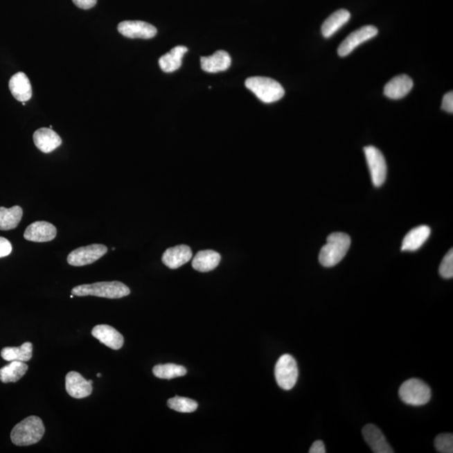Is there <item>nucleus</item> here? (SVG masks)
Instances as JSON below:
<instances>
[{
    "instance_id": "obj_1",
    "label": "nucleus",
    "mask_w": 453,
    "mask_h": 453,
    "mask_svg": "<svg viewBox=\"0 0 453 453\" xmlns=\"http://www.w3.org/2000/svg\"><path fill=\"white\" fill-rule=\"evenodd\" d=\"M45 434V427L39 417L31 416L23 420L13 428L10 437L17 446H30L37 443Z\"/></svg>"
},
{
    "instance_id": "obj_2",
    "label": "nucleus",
    "mask_w": 453,
    "mask_h": 453,
    "mask_svg": "<svg viewBox=\"0 0 453 453\" xmlns=\"http://www.w3.org/2000/svg\"><path fill=\"white\" fill-rule=\"evenodd\" d=\"M351 245V238L344 233H333L328 237L327 244L319 254L320 264L332 267L343 260Z\"/></svg>"
},
{
    "instance_id": "obj_3",
    "label": "nucleus",
    "mask_w": 453,
    "mask_h": 453,
    "mask_svg": "<svg viewBox=\"0 0 453 453\" xmlns=\"http://www.w3.org/2000/svg\"><path fill=\"white\" fill-rule=\"evenodd\" d=\"M71 294L78 296H93L109 298V299H119L129 296L130 290L122 282L105 281L76 286L71 290Z\"/></svg>"
},
{
    "instance_id": "obj_4",
    "label": "nucleus",
    "mask_w": 453,
    "mask_h": 453,
    "mask_svg": "<svg viewBox=\"0 0 453 453\" xmlns=\"http://www.w3.org/2000/svg\"><path fill=\"white\" fill-rule=\"evenodd\" d=\"M245 86L256 94L260 100L265 103L279 101L285 95L283 87L279 82L269 78H249L245 81Z\"/></svg>"
},
{
    "instance_id": "obj_5",
    "label": "nucleus",
    "mask_w": 453,
    "mask_h": 453,
    "mask_svg": "<svg viewBox=\"0 0 453 453\" xmlns=\"http://www.w3.org/2000/svg\"><path fill=\"white\" fill-rule=\"evenodd\" d=\"M399 396L405 404L420 407L430 401L432 392L430 387L423 380L411 379L401 384Z\"/></svg>"
},
{
    "instance_id": "obj_6",
    "label": "nucleus",
    "mask_w": 453,
    "mask_h": 453,
    "mask_svg": "<svg viewBox=\"0 0 453 453\" xmlns=\"http://www.w3.org/2000/svg\"><path fill=\"white\" fill-rule=\"evenodd\" d=\"M275 376L278 385L285 391H290L296 384L298 367L296 361L292 355H284L278 359L275 368Z\"/></svg>"
},
{
    "instance_id": "obj_7",
    "label": "nucleus",
    "mask_w": 453,
    "mask_h": 453,
    "mask_svg": "<svg viewBox=\"0 0 453 453\" xmlns=\"http://www.w3.org/2000/svg\"><path fill=\"white\" fill-rule=\"evenodd\" d=\"M365 157L371 172L373 184L377 188L382 186L387 180V164L383 154L375 146L364 148Z\"/></svg>"
},
{
    "instance_id": "obj_8",
    "label": "nucleus",
    "mask_w": 453,
    "mask_h": 453,
    "mask_svg": "<svg viewBox=\"0 0 453 453\" xmlns=\"http://www.w3.org/2000/svg\"><path fill=\"white\" fill-rule=\"evenodd\" d=\"M108 252V248L103 245H91L73 250L67 256V262L71 266L89 265L94 263Z\"/></svg>"
},
{
    "instance_id": "obj_9",
    "label": "nucleus",
    "mask_w": 453,
    "mask_h": 453,
    "mask_svg": "<svg viewBox=\"0 0 453 453\" xmlns=\"http://www.w3.org/2000/svg\"><path fill=\"white\" fill-rule=\"evenodd\" d=\"M378 34V29L373 26L361 27L360 29L353 31L344 39L339 47V55L344 57L352 53L353 50L365 42L368 41Z\"/></svg>"
},
{
    "instance_id": "obj_10",
    "label": "nucleus",
    "mask_w": 453,
    "mask_h": 453,
    "mask_svg": "<svg viewBox=\"0 0 453 453\" xmlns=\"http://www.w3.org/2000/svg\"><path fill=\"white\" fill-rule=\"evenodd\" d=\"M118 33L131 39H150L156 37L157 28L150 24L140 21H127L119 23Z\"/></svg>"
},
{
    "instance_id": "obj_11",
    "label": "nucleus",
    "mask_w": 453,
    "mask_h": 453,
    "mask_svg": "<svg viewBox=\"0 0 453 453\" xmlns=\"http://www.w3.org/2000/svg\"><path fill=\"white\" fill-rule=\"evenodd\" d=\"M92 380H87L78 372L71 371L66 376V392L75 399H83L92 394Z\"/></svg>"
},
{
    "instance_id": "obj_12",
    "label": "nucleus",
    "mask_w": 453,
    "mask_h": 453,
    "mask_svg": "<svg viewBox=\"0 0 453 453\" xmlns=\"http://www.w3.org/2000/svg\"><path fill=\"white\" fill-rule=\"evenodd\" d=\"M57 229L48 222L38 221L27 226L24 238L28 241L44 243L50 242L57 237Z\"/></svg>"
},
{
    "instance_id": "obj_13",
    "label": "nucleus",
    "mask_w": 453,
    "mask_h": 453,
    "mask_svg": "<svg viewBox=\"0 0 453 453\" xmlns=\"http://www.w3.org/2000/svg\"><path fill=\"white\" fill-rule=\"evenodd\" d=\"M365 442L375 453H393L392 447L389 446L387 438L379 427L373 424L366 425L362 431Z\"/></svg>"
},
{
    "instance_id": "obj_14",
    "label": "nucleus",
    "mask_w": 453,
    "mask_h": 453,
    "mask_svg": "<svg viewBox=\"0 0 453 453\" xmlns=\"http://www.w3.org/2000/svg\"><path fill=\"white\" fill-rule=\"evenodd\" d=\"M192 258V249L189 246L182 245L166 249L163 254L162 262L166 267L176 269L188 263Z\"/></svg>"
},
{
    "instance_id": "obj_15",
    "label": "nucleus",
    "mask_w": 453,
    "mask_h": 453,
    "mask_svg": "<svg viewBox=\"0 0 453 453\" xmlns=\"http://www.w3.org/2000/svg\"><path fill=\"white\" fill-rule=\"evenodd\" d=\"M92 335L107 347L118 350L124 345V337L116 329L109 325H98L94 327Z\"/></svg>"
},
{
    "instance_id": "obj_16",
    "label": "nucleus",
    "mask_w": 453,
    "mask_h": 453,
    "mask_svg": "<svg viewBox=\"0 0 453 453\" xmlns=\"http://www.w3.org/2000/svg\"><path fill=\"white\" fill-rule=\"evenodd\" d=\"M413 85L414 83L409 76H397L385 85L384 93L389 98L400 99L411 92Z\"/></svg>"
},
{
    "instance_id": "obj_17",
    "label": "nucleus",
    "mask_w": 453,
    "mask_h": 453,
    "mask_svg": "<svg viewBox=\"0 0 453 453\" xmlns=\"http://www.w3.org/2000/svg\"><path fill=\"white\" fill-rule=\"evenodd\" d=\"M35 146L43 153H51L62 145V139L53 129L42 128L34 133Z\"/></svg>"
},
{
    "instance_id": "obj_18",
    "label": "nucleus",
    "mask_w": 453,
    "mask_h": 453,
    "mask_svg": "<svg viewBox=\"0 0 453 453\" xmlns=\"http://www.w3.org/2000/svg\"><path fill=\"white\" fill-rule=\"evenodd\" d=\"M9 87L12 95L17 101L25 103L33 97V87L29 78L24 73L15 74L10 78Z\"/></svg>"
},
{
    "instance_id": "obj_19",
    "label": "nucleus",
    "mask_w": 453,
    "mask_h": 453,
    "mask_svg": "<svg viewBox=\"0 0 453 453\" xmlns=\"http://www.w3.org/2000/svg\"><path fill=\"white\" fill-rule=\"evenodd\" d=\"M431 236V229L427 225L416 226L404 238L401 250L402 251H416L423 246Z\"/></svg>"
},
{
    "instance_id": "obj_20",
    "label": "nucleus",
    "mask_w": 453,
    "mask_h": 453,
    "mask_svg": "<svg viewBox=\"0 0 453 453\" xmlns=\"http://www.w3.org/2000/svg\"><path fill=\"white\" fill-rule=\"evenodd\" d=\"M231 57L224 51H217L210 57H202L201 58V66L202 70L206 73H216L229 69L231 66Z\"/></svg>"
},
{
    "instance_id": "obj_21",
    "label": "nucleus",
    "mask_w": 453,
    "mask_h": 453,
    "mask_svg": "<svg viewBox=\"0 0 453 453\" xmlns=\"http://www.w3.org/2000/svg\"><path fill=\"white\" fill-rule=\"evenodd\" d=\"M220 261V254L213 250H202L193 258V267L199 272H209L216 269Z\"/></svg>"
},
{
    "instance_id": "obj_22",
    "label": "nucleus",
    "mask_w": 453,
    "mask_h": 453,
    "mask_svg": "<svg viewBox=\"0 0 453 453\" xmlns=\"http://www.w3.org/2000/svg\"><path fill=\"white\" fill-rule=\"evenodd\" d=\"M188 49L184 46L174 47L159 60V65L165 73H173L181 66L182 58L188 53Z\"/></svg>"
},
{
    "instance_id": "obj_23",
    "label": "nucleus",
    "mask_w": 453,
    "mask_h": 453,
    "mask_svg": "<svg viewBox=\"0 0 453 453\" xmlns=\"http://www.w3.org/2000/svg\"><path fill=\"white\" fill-rule=\"evenodd\" d=\"M351 15L347 10H339L326 19L321 26V34L325 38L331 37L340 28L350 19Z\"/></svg>"
},
{
    "instance_id": "obj_24",
    "label": "nucleus",
    "mask_w": 453,
    "mask_h": 453,
    "mask_svg": "<svg viewBox=\"0 0 453 453\" xmlns=\"http://www.w3.org/2000/svg\"><path fill=\"white\" fill-rule=\"evenodd\" d=\"M27 371L28 365L25 362L11 361L10 364L0 368V381L5 384L17 382Z\"/></svg>"
},
{
    "instance_id": "obj_25",
    "label": "nucleus",
    "mask_w": 453,
    "mask_h": 453,
    "mask_svg": "<svg viewBox=\"0 0 453 453\" xmlns=\"http://www.w3.org/2000/svg\"><path fill=\"white\" fill-rule=\"evenodd\" d=\"M23 217V209L19 206H14L10 208L0 206V230H8L17 228Z\"/></svg>"
},
{
    "instance_id": "obj_26",
    "label": "nucleus",
    "mask_w": 453,
    "mask_h": 453,
    "mask_svg": "<svg viewBox=\"0 0 453 453\" xmlns=\"http://www.w3.org/2000/svg\"><path fill=\"white\" fill-rule=\"evenodd\" d=\"M33 345L30 341L23 344L21 347H6L1 351V357L8 362H27L33 359Z\"/></svg>"
},
{
    "instance_id": "obj_27",
    "label": "nucleus",
    "mask_w": 453,
    "mask_h": 453,
    "mask_svg": "<svg viewBox=\"0 0 453 453\" xmlns=\"http://www.w3.org/2000/svg\"><path fill=\"white\" fill-rule=\"evenodd\" d=\"M188 371L181 365L174 364H159L153 368L154 375L159 379L172 380L186 375Z\"/></svg>"
},
{
    "instance_id": "obj_28",
    "label": "nucleus",
    "mask_w": 453,
    "mask_h": 453,
    "mask_svg": "<svg viewBox=\"0 0 453 453\" xmlns=\"http://www.w3.org/2000/svg\"><path fill=\"white\" fill-rule=\"evenodd\" d=\"M168 405L172 410L181 413H192L198 407L197 401L181 396L168 400Z\"/></svg>"
},
{
    "instance_id": "obj_29",
    "label": "nucleus",
    "mask_w": 453,
    "mask_h": 453,
    "mask_svg": "<svg viewBox=\"0 0 453 453\" xmlns=\"http://www.w3.org/2000/svg\"><path fill=\"white\" fill-rule=\"evenodd\" d=\"M435 448L441 453L453 452V435L451 433L441 434L436 437Z\"/></svg>"
},
{
    "instance_id": "obj_30",
    "label": "nucleus",
    "mask_w": 453,
    "mask_h": 453,
    "mask_svg": "<svg viewBox=\"0 0 453 453\" xmlns=\"http://www.w3.org/2000/svg\"><path fill=\"white\" fill-rule=\"evenodd\" d=\"M439 273L445 279H452L453 277V250L451 249L443 258L440 265Z\"/></svg>"
},
{
    "instance_id": "obj_31",
    "label": "nucleus",
    "mask_w": 453,
    "mask_h": 453,
    "mask_svg": "<svg viewBox=\"0 0 453 453\" xmlns=\"http://www.w3.org/2000/svg\"><path fill=\"white\" fill-rule=\"evenodd\" d=\"M12 252L10 242L6 238L0 237V258L10 256Z\"/></svg>"
},
{
    "instance_id": "obj_32",
    "label": "nucleus",
    "mask_w": 453,
    "mask_h": 453,
    "mask_svg": "<svg viewBox=\"0 0 453 453\" xmlns=\"http://www.w3.org/2000/svg\"><path fill=\"white\" fill-rule=\"evenodd\" d=\"M442 109L447 113H453V93L449 92L445 94L443 99Z\"/></svg>"
},
{
    "instance_id": "obj_33",
    "label": "nucleus",
    "mask_w": 453,
    "mask_h": 453,
    "mask_svg": "<svg viewBox=\"0 0 453 453\" xmlns=\"http://www.w3.org/2000/svg\"><path fill=\"white\" fill-rule=\"evenodd\" d=\"M98 0H73L74 5L82 10L92 9L96 6Z\"/></svg>"
},
{
    "instance_id": "obj_34",
    "label": "nucleus",
    "mask_w": 453,
    "mask_h": 453,
    "mask_svg": "<svg viewBox=\"0 0 453 453\" xmlns=\"http://www.w3.org/2000/svg\"><path fill=\"white\" fill-rule=\"evenodd\" d=\"M310 453H325L326 449L323 442L321 441H316L315 443H313L311 448L309 450Z\"/></svg>"
},
{
    "instance_id": "obj_35",
    "label": "nucleus",
    "mask_w": 453,
    "mask_h": 453,
    "mask_svg": "<svg viewBox=\"0 0 453 453\" xmlns=\"http://www.w3.org/2000/svg\"><path fill=\"white\" fill-rule=\"evenodd\" d=\"M98 377L100 378L101 377V373H98Z\"/></svg>"
}]
</instances>
